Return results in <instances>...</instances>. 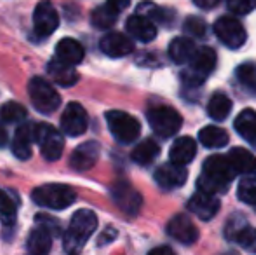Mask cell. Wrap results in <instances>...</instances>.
<instances>
[{
  "label": "cell",
  "mask_w": 256,
  "mask_h": 255,
  "mask_svg": "<svg viewBox=\"0 0 256 255\" xmlns=\"http://www.w3.org/2000/svg\"><path fill=\"white\" fill-rule=\"evenodd\" d=\"M16 213L18 208L10 194L0 189V220H2V224L6 227H12L16 222Z\"/></svg>",
  "instance_id": "d6a6232c"
},
{
  "label": "cell",
  "mask_w": 256,
  "mask_h": 255,
  "mask_svg": "<svg viewBox=\"0 0 256 255\" xmlns=\"http://www.w3.org/2000/svg\"><path fill=\"white\" fill-rule=\"evenodd\" d=\"M226 159L232 164L236 173H242L246 177H256V157L250 150L236 147L228 152Z\"/></svg>",
  "instance_id": "ffe728a7"
},
{
  "label": "cell",
  "mask_w": 256,
  "mask_h": 255,
  "mask_svg": "<svg viewBox=\"0 0 256 255\" xmlns=\"http://www.w3.org/2000/svg\"><path fill=\"white\" fill-rule=\"evenodd\" d=\"M228 9L234 14H239V16H246V14L253 13L256 9V0H228L226 2Z\"/></svg>",
  "instance_id": "74e56055"
},
{
  "label": "cell",
  "mask_w": 256,
  "mask_h": 255,
  "mask_svg": "<svg viewBox=\"0 0 256 255\" xmlns=\"http://www.w3.org/2000/svg\"><path fill=\"white\" fill-rule=\"evenodd\" d=\"M28 95L34 102V107L42 114H52L61 103L60 93L44 77H34L28 82Z\"/></svg>",
  "instance_id": "5b68a950"
},
{
  "label": "cell",
  "mask_w": 256,
  "mask_h": 255,
  "mask_svg": "<svg viewBox=\"0 0 256 255\" xmlns=\"http://www.w3.org/2000/svg\"><path fill=\"white\" fill-rule=\"evenodd\" d=\"M237 243L242 246L246 252L254 253L256 255V229L254 227H248V225H242L239 231L234 236Z\"/></svg>",
  "instance_id": "d590c367"
},
{
  "label": "cell",
  "mask_w": 256,
  "mask_h": 255,
  "mask_svg": "<svg viewBox=\"0 0 256 255\" xmlns=\"http://www.w3.org/2000/svg\"><path fill=\"white\" fill-rule=\"evenodd\" d=\"M237 196L242 203L256 206V177H246L237 187Z\"/></svg>",
  "instance_id": "e575fe53"
},
{
  "label": "cell",
  "mask_w": 256,
  "mask_h": 255,
  "mask_svg": "<svg viewBox=\"0 0 256 255\" xmlns=\"http://www.w3.org/2000/svg\"><path fill=\"white\" fill-rule=\"evenodd\" d=\"M48 74L61 86H74L78 81V72L74 68V65H68L58 58L48 63Z\"/></svg>",
  "instance_id": "cb8c5ba5"
},
{
  "label": "cell",
  "mask_w": 256,
  "mask_h": 255,
  "mask_svg": "<svg viewBox=\"0 0 256 255\" xmlns=\"http://www.w3.org/2000/svg\"><path fill=\"white\" fill-rule=\"evenodd\" d=\"M24 117H26V109L18 102H7L0 109V119L7 124L21 123V121H24Z\"/></svg>",
  "instance_id": "836d02e7"
},
{
  "label": "cell",
  "mask_w": 256,
  "mask_h": 255,
  "mask_svg": "<svg viewBox=\"0 0 256 255\" xmlns=\"http://www.w3.org/2000/svg\"><path fill=\"white\" fill-rule=\"evenodd\" d=\"M138 14H142V16L152 20L154 23L157 21V23L168 25V23H171V20H172V11L155 6L154 2H142V4H140V6H138Z\"/></svg>",
  "instance_id": "4dcf8cb0"
},
{
  "label": "cell",
  "mask_w": 256,
  "mask_h": 255,
  "mask_svg": "<svg viewBox=\"0 0 256 255\" xmlns=\"http://www.w3.org/2000/svg\"><path fill=\"white\" fill-rule=\"evenodd\" d=\"M126 28H128L129 35L134 37L136 41L142 42H152L155 37H157V27L152 20L142 16V14H134L128 20L126 23Z\"/></svg>",
  "instance_id": "d6986e66"
},
{
  "label": "cell",
  "mask_w": 256,
  "mask_h": 255,
  "mask_svg": "<svg viewBox=\"0 0 256 255\" xmlns=\"http://www.w3.org/2000/svg\"><path fill=\"white\" fill-rule=\"evenodd\" d=\"M118 13H120V11H117L110 2H106V4H103V6L96 7L91 16V21L96 28L106 30V28L115 25V21H117V18H118Z\"/></svg>",
  "instance_id": "f546056e"
},
{
  "label": "cell",
  "mask_w": 256,
  "mask_h": 255,
  "mask_svg": "<svg viewBox=\"0 0 256 255\" xmlns=\"http://www.w3.org/2000/svg\"><path fill=\"white\" fill-rule=\"evenodd\" d=\"M225 255H239L237 252H228V253H225Z\"/></svg>",
  "instance_id": "7bdbcfd3"
},
{
  "label": "cell",
  "mask_w": 256,
  "mask_h": 255,
  "mask_svg": "<svg viewBox=\"0 0 256 255\" xmlns=\"http://www.w3.org/2000/svg\"><path fill=\"white\" fill-rule=\"evenodd\" d=\"M100 48L106 56L112 58H122L128 56L134 51V42L128 37V35L120 34V32H110L102 39Z\"/></svg>",
  "instance_id": "9a60e30c"
},
{
  "label": "cell",
  "mask_w": 256,
  "mask_h": 255,
  "mask_svg": "<svg viewBox=\"0 0 256 255\" xmlns=\"http://www.w3.org/2000/svg\"><path fill=\"white\" fill-rule=\"evenodd\" d=\"M106 123L110 128L112 135L115 140L120 143H132L138 140L142 126H140L138 119L132 117L131 114L122 112V110H110L106 112Z\"/></svg>",
  "instance_id": "8992f818"
},
{
  "label": "cell",
  "mask_w": 256,
  "mask_h": 255,
  "mask_svg": "<svg viewBox=\"0 0 256 255\" xmlns=\"http://www.w3.org/2000/svg\"><path fill=\"white\" fill-rule=\"evenodd\" d=\"M148 255H176L169 246H157V248L150 250Z\"/></svg>",
  "instance_id": "ab89813d"
},
{
  "label": "cell",
  "mask_w": 256,
  "mask_h": 255,
  "mask_svg": "<svg viewBox=\"0 0 256 255\" xmlns=\"http://www.w3.org/2000/svg\"><path fill=\"white\" fill-rule=\"evenodd\" d=\"M112 197H114V203L128 215H138L140 208L143 204L142 194L136 191L129 182L124 180L114 184V187H112Z\"/></svg>",
  "instance_id": "8fae6325"
},
{
  "label": "cell",
  "mask_w": 256,
  "mask_h": 255,
  "mask_svg": "<svg viewBox=\"0 0 256 255\" xmlns=\"http://www.w3.org/2000/svg\"><path fill=\"white\" fill-rule=\"evenodd\" d=\"M35 126L37 124L34 123H23L16 129V135H14L12 152L23 161L32 157V143L35 142Z\"/></svg>",
  "instance_id": "e0dca14e"
},
{
  "label": "cell",
  "mask_w": 256,
  "mask_h": 255,
  "mask_svg": "<svg viewBox=\"0 0 256 255\" xmlns=\"http://www.w3.org/2000/svg\"><path fill=\"white\" fill-rule=\"evenodd\" d=\"M183 30H185V34H188L190 37H204L206 32H208V25H206V21L202 18L199 16H190L185 20V25H183Z\"/></svg>",
  "instance_id": "8d00e7d4"
},
{
  "label": "cell",
  "mask_w": 256,
  "mask_h": 255,
  "mask_svg": "<svg viewBox=\"0 0 256 255\" xmlns=\"http://www.w3.org/2000/svg\"><path fill=\"white\" fill-rule=\"evenodd\" d=\"M34 201L38 206L49 208V210H64L72 206L77 199V192L64 184H48L37 187L32 194Z\"/></svg>",
  "instance_id": "277c9868"
},
{
  "label": "cell",
  "mask_w": 256,
  "mask_h": 255,
  "mask_svg": "<svg viewBox=\"0 0 256 255\" xmlns=\"http://www.w3.org/2000/svg\"><path fill=\"white\" fill-rule=\"evenodd\" d=\"M236 175L225 156H209L202 164V175L197 180V187L208 194L225 192Z\"/></svg>",
  "instance_id": "6da1fadb"
},
{
  "label": "cell",
  "mask_w": 256,
  "mask_h": 255,
  "mask_svg": "<svg viewBox=\"0 0 256 255\" xmlns=\"http://www.w3.org/2000/svg\"><path fill=\"white\" fill-rule=\"evenodd\" d=\"M188 67L182 72V81L185 86L196 88L200 86L208 79V75L214 70L216 67V53L212 48H197L194 56L188 60Z\"/></svg>",
  "instance_id": "3957f363"
},
{
  "label": "cell",
  "mask_w": 256,
  "mask_h": 255,
  "mask_svg": "<svg viewBox=\"0 0 256 255\" xmlns=\"http://www.w3.org/2000/svg\"><path fill=\"white\" fill-rule=\"evenodd\" d=\"M84 46L78 41H75V39L66 37L63 41H60V44L56 46V58L68 65H74V67L84 60Z\"/></svg>",
  "instance_id": "7402d4cb"
},
{
  "label": "cell",
  "mask_w": 256,
  "mask_h": 255,
  "mask_svg": "<svg viewBox=\"0 0 256 255\" xmlns=\"http://www.w3.org/2000/svg\"><path fill=\"white\" fill-rule=\"evenodd\" d=\"M158 152H160V147H158L154 140L148 138V140H143L142 143H138V145L134 147L131 157H132V161H134L136 164L146 166V164L154 163L155 157L158 156Z\"/></svg>",
  "instance_id": "f1b7e54d"
},
{
  "label": "cell",
  "mask_w": 256,
  "mask_h": 255,
  "mask_svg": "<svg viewBox=\"0 0 256 255\" xmlns=\"http://www.w3.org/2000/svg\"><path fill=\"white\" fill-rule=\"evenodd\" d=\"M236 77L246 91H250L251 95H256V63L246 62L239 65L236 70Z\"/></svg>",
  "instance_id": "1f68e13d"
},
{
  "label": "cell",
  "mask_w": 256,
  "mask_h": 255,
  "mask_svg": "<svg viewBox=\"0 0 256 255\" xmlns=\"http://www.w3.org/2000/svg\"><path fill=\"white\" fill-rule=\"evenodd\" d=\"M52 246V234L51 229H48L46 225H40L35 231H32V234L28 236V255H49Z\"/></svg>",
  "instance_id": "603a6c76"
},
{
  "label": "cell",
  "mask_w": 256,
  "mask_h": 255,
  "mask_svg": "<svg viewBox=\"0 0 256 255\" xmlns=\"http://www.w3.org/2000/svg\"><path fill=\"white\" fill-rule=\"evenodd\" d=\"M168 234L182 245H194L199 239V229L186 215H174L168 224Z\"/></svg>",
  "instance_id": "4fadbf2b"
},
{
  "label": "cell",
  "mask_w": 256,
  "mask_h": 255,
  "mask_svg": "<svg viewBox=\"0 0 256 255\" xmlns=\"http://www.w3.org/2000/svg\"><path fill=\"white\" fill-rule=\"evenodd\" d=\"M89 124V117L86 109L80 103H70L64 109L63 116H61V129L66 133L68 136H80L86 133Z\"/></svg>",
  "instance_id": "7c38bea8"
},
{
  "label": "cell",
  "mask_w": 256,
  "mask_h": 255,
  "mask_svg": "<svg viewBox=\"0 0 256 255\" xmlns=\"http://www.w3.org/2000/svg\"><path fill=\"white\" fill-rule=\"evenodd\" d=\"M220 2H222V0H194V4H196L197 7H200V9H212V7L218 6Z\"/></svg>",
  "instance_id": "f35d334b"
},
{
  "label": "cell",
  "mask_w": 256,
  "mask_h": 255,
  "mask_svg": "<svg viewBox=\"0 0 256 255\" xmlns=\"http://www.w3.org/2000/svg\"><path fill=\"white\" fill-rule=\"evenodd\" d=\"M214 34L226 48L230 49H239L244 46L248 39L246 28L242 27L239 20L232 16H222L216 20L214 23Z\"/></svg>",
  "instance_id": "9c48e42d"
},
{
  "label": "cell",
  "mask_w": 256,
  "mask_h": 255,
  "mask_svg": "<svg viewBox=\"0 0 256 255\" xmlns=\"http://www.w3.org/2000/svg\"><path fill=\"white\" fill-rule=\"evenodd\" d=\"M186 206H188V210L192 211L194 215H197L199 218H202V220H211V218L220 211L222 204H220V201L214 197V194L197 191L188 199Z\"/></svg>",
  "instance_id": "2e32d148"
},
{
  "label": "cell",
  "mask_w": 256,
  "mask_h": 255,
  "mask_svg": "<svg viewBox=\"0 0 256 255\" xmlns=\"http://www.w3.org/2000/svg\"><path fill=\"white\" fill-rule=\"evenodd\" d=\"M35 142L40 145L42 156L48 161H58L63 154L64 140L63 135L52 124H37L35 126Z\"/></svg>",
  "instance_id": "ba28073f"
},
{
  "label": "cell",
  "mask_w": 256,
  "mask_h": 255,
  "mask_svg": "<svg viewBox=\"0 0 256 255\" xmlns=\"http://www.w3.org/2000/svg\"><path fill=\"white\" fill-rule=\"evenodd\" d=\"M96 227H98V218H96L94 211L78 210L72 217L70 229L64 234V248L68 252H78L92 236Z\"/></svg>",
  "instance_id": "7a4b0ae2"
},
{
  "label": "cell",
  "mask_w": 256,
  "mask_h": 255,
  "mask_svg": "<svg viewBox=\"0 0 256 255\" xmlns=\"http://www.w3.org/2000/svg\"><path fill=\"white\" fill-rule=\"evenodd\" d=\"M186 178H188V171L182 164L168 163V164H162L155 171V182L164 191H172V189L182 187V185H185Z\"/></svg>",
  "instance_id": "5bb4252c"
},
{
  "label": "cell",
  "mask_w": 256,
  "mask_h": 255,
  "mask_svg": "<svg viewBox=\"0 0 256 255\" xmlns=\"http://www.w3.org/2000/svg\"><path fill=\"white\" fill-rule=\"evenodd\" d=\"M232 112V100L223 93H214L208 103V114L214 121H225Z\"/></svg>",
  "instance_id": "83f0119b"
},
{
  "label": "cell",
  "mask_w": 256,
  "mask_h": 255,
  "mask_svg": "<svg viewBox=\"0 0 256 255\" xmlns=\"http://www.w3.org/2000/svg\"><path fill=\"white\" fill-rule=\"evenodd\" d=\"M60 27V14H58L56 7L52 6L49 0H42L34 13V32L35 37L46 39L56 32Z\"/></svg>",
  "instance_id": "30bf717a"
},
{
  "label": "cell",
  "mask_w": 256,
  "mask_h": 255,
  "mask_svg": "<svg viewBox=\"0 0 256 255\" xmlns=\"http://www.w3.org/2000/svg\"><path fill=\"white\" fill-rule=\"evenodd\" d=\"M199 140L208 149H222L228 145V133L218 126H206L199 131Z\"/></svg>",
  "instance_id": "4316f807"
},
{
  "label": "cell",
  "mask_w": 256,
  "mask_h": 255,
  "mask_svg": "<svg viewBox=\"0 0 256 255\" xmlns=\"http://www.w3.org/2000/svg\"><path fill=\"white\" fill-rule=\"evenodd\" d=\"M7 143V131L4 129V126L0 124V147H4Z\"/></svg>",
  "instance_id": "b9f144b4"
},
{
  "label": "cell",
  "mask_w": 256,
  "mask_h": 255,
  "mask_svg": "<svg viewBox=\"0 0 256 255\" xmlns=\"http://www.w3.org/2000/svg\"><path fill=\"white\" fill-rule=\"evenodd\" d=\"M197 46L190 37H176L169 44V56L174 63H186L196 53Z\"/></svg>",
  "instance_id": "484cf974"
},
{
  "label": "cell",
  "mask_w": 256,
  "mask_h": 255,
  "mask_svg": "<svg viewBox=\"0 0 256 255\" xmlns=\"http://www.w3.org/2000/svg\"><path fill=\"white\" fill-rule=\"evenodd\" d=\"M148 117L150 126L158 136L162 138H169V136H174L176 133L182 129L183 119L174 109L166 105H158V107H152L146 114Z\"/></svg>",
  "instance_id": "52a82bcc"
},
{
  "label": "cell",
  "mask_w": 256,
  "mask_h": 255,
  "mask_svg": "<svg viewBox=\"0 0 256 255\" xmlns=\"http://www.w3.org/2000/svg\"><path fill=\"white\" fill-rule=\"evenodd\" d=\"M100 157V145L96 142H86L82 145H78L72 154L70 164L74 170L77 171H86L89 168H92L96 164Z\"/></svg>",
  "instance_id": "ac0fdd59"
},
{
  "label": "cell",
  "mask_w": 256,
  "mask_h": 255,
  "mask_svg": "<svg viewBox=\"0 0 256 255\" xmlns=\"http://www.w3.org/2000/svg\"><path fill=\"white\" fill-rule=\"evenodd\" d=\"M236 131L250 143L253 149H256V112L253 109H246L237 116L236 123Z\"/></svg>",
  "instance_id": "d4e9b609"
},
{
  "label": "cell",
  "mask_w": 256,
  "mask_h": 255,
  "mask_svg": "<svg viewBox=\"0 0 256 255\" xmlns=\"http://www.w3.org/2000/svg\"><path fill=\"white\" fill-rule=\"evenodd\" d=\"M197 156V145L196 140L190 138V136H182L172 143L171 150H169V157H171V163L182 164L186 166L194 161V157Z\"/></svg>",
  "instance_id": "44dd1931"
},
{
  "label": "cell",
  "mask_w": 256,
  "mask_h": 255,
  "mask_svg": "<svg viewBox=\"0 0 256 255\" xmlns=\"http://www.w3.org/2000/svg\"><path fill=\"white\" fill-rule=\"evenodd\" d=\"M108 2H110L112 6H114L117 11H124L126 7H128L129 4H131V0H108Z\"/></svg>",
  "instance_id": "60d3db41"
}]
</instances>
